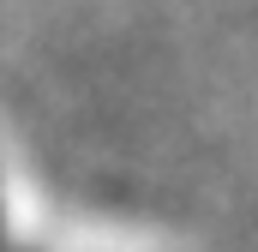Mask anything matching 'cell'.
<instances>
[{"instance_id":"cell-1","label":"cell","mask_w":258,"mask_h":252,"mask_svg":"<svg viewBox=\"0 0 258 252\" xmlns=\"http://www.w3.org/2000/svg\"><path fill=\"white\" fill-rule=\"evenodd\" d=\"M0 228H6V210H0Z\"/></svg>"}]
</instances>
